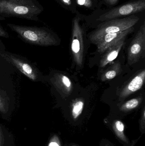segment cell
<instances>
[{
  "instance_id": "16",
  "label": "cell",
  "mask_w": 145,
  "mask_h": 146,
  "mask_svg": "<svg viewBox=\"0 0 145 146\" xmlns=\"http://www.w3.org/2000/svg\"><path fill=\"white\" fill-rule=\"evenodd\" d=\"M47 146H63L60 137L56 134H54L51 136Z\"/></svg>"
},
{
  "instance_id": "11",
  "label": "cell",
  "mask_w": 145,
  "mask_h": 146,
  "mask_svg": "<svg viewBox=\"0 0 145 146\" xmlns=\"http://www.w3.org/2000/svg\"><path fill=\"white\" fill-rule=\"evenodd\" d=\"M56 84L58 88L63 94L69 95L72 91V83L68 76L63 74H60L57 76Z\"/></svg>"
},
{
  "instance_id": "18",
  "label": "cell",
  "mask_w": 145,
  "mask_h": 146,
  "mask_svg": "<svg viewBox=\"0 0 145 146\" xmlns=\"http://www.w3.org/2000/svg\"><path fill=\"white\" fill-rule=\"evenodd\" d=\"M99 146H115L110 140L106 139H103L100 142Z\"/></svg>"
},
{
  "instance_id": "12",
  "label": "cell",
  "mask_w": 145,
  "mask_h": 146,
  "mask_svg": "<svg viewBox=\"0 0 145 146\" xmlns=\"http://www.w3.org/2000/svg\"><path fill=\"white\" fill-rule=\"evenodd\" d=\"M12 62L13 64L17 67V68L20 70V72L24 74L27 77L31 80H35L36 79L35 71L33 70L31 66H30L28 63L21 62V61L18 60V59L15 58H12Z\"/></svg>"
},
{
  "instance_id": "3",
  "label": "cell",
  "mask_w": 145,
  "mask_h": 146,
  "mask_svg": "<svg viewBox=\"0 0 145 146\" xmlns=\"http://www.w3.org/2000/svg\"><path fill=\"white\" fill-rule=\"evenodd\" d=\"M8 26L28 42L41 46H50L56 44L54 38L45 30L12 24Z\"/></svg>"
},
{
  "instance_id": "13",
  "label": "cell",
  "mask_w": 145,
  "mask_h": 146,
  "mask_svg": "<svg viewBox=\"0 0 145 146\" xmlns=\"http://www.w3.org/2000/svg\"><path fill=\"white\" fill-rule=\"evenodd\" d=\"M0 146H14L13 135L1 123H0Z\"/></svg>"
},
{
  "instance_id": "10",
  "label": "cell",
  "mask_w": 145,
  "mask_h": 146,
  "mask_svg": "<svg viewBox=\"0 0 145 146\" xmlns=\"http://www.w3.org/2000/svg\"><path fill=\"white\" fill-rule=\"evenodd\" d=\"M125 39H122L107 49L100 60V67H105L117 57L119 52L125 44Z\"/></svg>"
},
{
  "instance_id": "1",
  "label": "cell",
  "mask_w": 145,
  "mask_h": 146,
  "mask_svg": "<svg viewBox=\"0 0 145 146\" xmlns=\"http://www.w3.org/2000/svg\"><path fill=\"white\" fill-rule=\"evenodd\" d=\"M35 0H0V15L34 19L41 12Z\"/></svg>"
},
{
  "instance_id": "21",
  "label": "cell",
  "mask_w": 145,
  "mask_h": 146,
  "mask_svg": "<svg viewBox=\"0 0 145 146\" xmlns=\"http://www.w3.org/2000/svg\"><path fill=\"white\" fill-rule=\"evenodd\" d=\"M106 2L110 5H115L118 1V0H105Z\"/></svg>"
},
{
  "instance_id": "5",
  "label": "cell",
  "mask_w": 145,
  "mask_h": 146,
  "mask_svg": "<svg viewBox=\"0 0 145 146\" xmlns=\"http://www.w3.org/2000/svg\"><path fill=\"white\" fill-rule=\"evenodd\" d=\"M71 50L75 63L77 66L81 67L83 62L84 45L82 31L77 18H75L73 20Z\"/></svg>"
},
{
  "instance_id": "8",
  "label": "cell",
  "mask_w": 145,
  "mask_h": 146,
  "mask_svg": "<svg viewBox=\"0 0 145 146\" xmlns=\"http://www.w3.org/2000/svg\"><path fill=\"white\" fill-rule=\"evenodd\" d=\"M104 123L108 127L115 135L116 139L124 146L129 145L131 141L125 133V125L120 118H107L104 120Z\"/></svg>"
},
{
  "instance_id": "9",
  "label": "cell",
  "mask_w": 145,
  "mask_h": 146,
  "mask_svg": "<svg viewBox=\"0 0 145 146\" xmlns=\"http://www.w3.org/2000/svg\"><path fill=\"white\" fill-rule=\"evenodd\" d=\"M145 79V70L144 69L138 73L123 88L119 94L120 98H127L140 90L144 83Z\"/></svg>"
},
{
  "instance_id": "15",
  "label": "cell",
  "mask_w": 145,
  "mask_h": 146,
  "mask_svg": "<svg viewBox=\"0 0 145 146\" xmlns=\"http://www.w3.org/2000/svg\"><path fill=\"white\" fill-rule=\"evenodd\" d=\"M143 98L141 97L132 99L121 105L119 107V111L123 114L130 112L139 106Z\"/></svg>"
},
{
  "instance_id": "24",
  "label": "cell",
  "mask_w": 145,
  "mask_h": 146,
  "mask_svg": "<svg viewBox=\"0 0 145 146\" xmlns=\"http://www.w3.org/2000/svg\"><path fill=\"white\" fill-rule=\"evenodd\" d=\"M1 100H0V111L2 113L3 115H6V113H5V111H4V110H3V108L2 106H1Z\"/></svg>"
},
{
  "instance_id": "19",
  "label": "cell",
  "mask_w": 145,
  "mask_h": 146,
  "mask_svg": "<svg viewBox=\"0 0 145 146\" xmlns=\"http://www.w3.org/2000/svg\"><path fill=\"white\" fill-rule=\"evenodd\" d=\"M77 3L80 5H84L87 7H90L92 5L91 0H77Z\"/></svg>"
},
{
  "instance_id": "4",
  "label": "cell",
  "mask_w": 145,
  "mask_h": 146,
  "mask_svg": "<svg viewBox=\"0 0 145 146\" xmlns=\"http://www.w3.org/2000/svg\"><path fill=\"white\" fill-rule=\"evenodd\" d=\"M145 9V0H136L111 9L99 16L97 21H107L119 17L133 15Z\"/></svg>"
},
{
  "instance_id": "20",
  "label": "cell",
  "mask_w": 145,
  "mask_h": 146,
  "mask_svg": "<svg viewBox=\"0 0 145 146\" xmlns=\"http://www.w3.org/2000/svg\"><path fill=\"white\" fill-rule=\"evenodd\" d=\"M141 136H140L138 139H136L132 140V141H131V143L130 145H129L124 146H135L136 144H137V142H138V141L141 138Z\"/></svg>"
},
{
  "instance_id": "22",
  "label": "cell",
  "mask_w": 145,
  "mask_h": 146,
  "mask_svg": "<svg viewBox=\"0 0 145 146\" xmlns=\"http://www.w3.org/2000/svg\"><path fill=\"white\" fill-rule=\"evenodd\" d=\"M63 146H81L78 144L74 143H66Z\"/></svg>"
},
{
  "instance_id": "17",
  "label": "cell",
  "mask_w": 145,
  "mask_h": 146,
  "mask_svg": "<svg viewBox=\"0 0 145 146\" xmlns=\"http://www.w3.org/2000/svg\"><path fill=\"white\" fill-rule=\"evenodd\" d=\"M139 130L141 135L144 134L145 133V107L144 106L141 111L140 117L139 121Z\"/></svg>"
},
{
  "instance_id": "2",
  "label": "cell",
  "mask_w": 145,
  "mask_h": 146,
  "mask_svg": "<svg viewBox=\"0 0 145 146\" xmlns=\"http://www.w3.org/2000/svg\"><path fill=\"white\" fill-rule=\"evenodd\" d=\"M139 18L134 15L123 19H115L105 21L89 36L90 41L96 44L106 34L116 33L126 31L134 26L139 21Z\"/></svg>"
},
{
  "instance_id": "6",
  "label": "cell",
  "mask_w": 145,
  "mask_h": 146,
  "mask_svg": "<svg viewBox=\"0 0 145 146\" xmlns=\"http://www.w3.org/2000/svg\"><path fill=\"white\" fill-rule=\"evenodd\" d=\"M145 49V25L144 23L129 44L128 50V64L132 66L138 62L144 54Z\"/></svg>"
},
{
  "instance_id": "23",
  "label": "cell",
  "mask_w": 145,
  "mask_h": 146,
  "mask_svg": "<svg viewBox=\"0 0 145 146\" xmlns=\"http://www.w3.org/2000/svg\"><path fill=\"white\" fill-rule=\"evenodd\" d=\"M61 1L66 5H70L71 4V0H61Z\"/></svg>"
},
{
  "instance_id": "7",
  "label": "cell",
  "mask_w": 145,
  "mask_h": 146,
  "mask_svg": "<svg viewBox=\"0 0 145 146\" xmlns=\"http://www.w3.org/2000/svg\"><path fill=\"white\" fill-rule=\"evenodd\" d=\"M134 30V27L121 32L109 33L103 36L97 42V50L100 54H104L110 46L123 39Z\"/></svg>"
},
{
  "instance_id": "14",
  "label": "cell",
  "mask_w": 145,
  "mask_h": 146,
  "mask_svg": "<svg viewBox=\"0 0 145 146\" xmlns=\"http://www.w3.org/2000/svg\"><path fill=\"white\" fill-rule=\"evenodd\" d=\"M122 71L121 64L119 61L114 62L101 76V80L103 81L109 80L115 78Z\"/></svg>"
}]
</instances>
